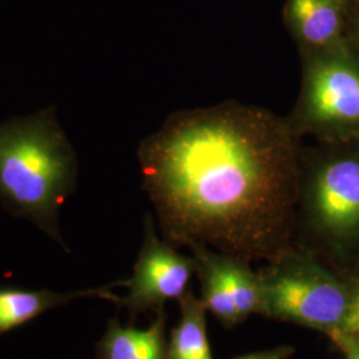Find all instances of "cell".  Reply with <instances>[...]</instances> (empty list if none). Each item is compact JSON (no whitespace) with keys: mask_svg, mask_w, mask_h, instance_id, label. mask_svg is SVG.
Listing matches in <instances>:
<instances>
[{"mask_svg":"<svg viewBox=\"0 0 359 359\" xmlns=\"http://www.w3.org/2000/svg\"><path fill=\"white\" fill-rule=\"evenodd\" d=\"M77 157L55 107L0 124V203L65 245L59 213L76 191Z\"/></svg>","mask_w":359,"mask_h":359,"instance_id":"2","label":"cell"},{"mask_svg":"<svg viewBox=\"0 0 359 359\" xmlns=\"http://www.w3.org/2000/svg\"><path fill=\"white\" fill-rule=\"evenodd\" d=\"M193 273H197L196 258L180 255L172 245L161 240L154 218L147 215L142 246L133 274L127 281L117 283L127 287L128 293L123 298L111 293L108 301L127 309L132 320L142 313H158L164 310L168 301H179L189 290Z\"/></svg>","mask_w":359,"mask_h":359,"instance_id":"6","label":"cell"},{"mask_svg":"<svg viewBox=\"0 0 359 359\" xmlns=\"http://www.w3.org/2000/svg\"><path fill=\"white\" fill-rule=\"evenodd\" d=\"M299 209L309 226L332 243L359 238V142L302 149Z\"/></svg>","mask_w":359,"mask_h":359,"instance_id":"5","label":"cell"},{"mask_svg":"<svg viewBox=\"0 0 359 359\" xmlns=\"http://www.w3.org/2000/svg\"><path fill=\"white\" fill-rule=\"evenodd\" d=\"M286 20L301 53L346 41L345 0H287Z\"/></svg>","mask_w":359,"mask_h":359,"instance_id":"8","label":"cell"},{"mask_svg":"<svg viewBox=\"0 0 359 359\" xmlns=\"http://www.w3.org/2000/svg\"><path fill=\"white\" fill-rule=\"evenodd\" d=\"M294 354V347L278 346L252 354H245L234 359H289Z\"/></svg>","mask_w":359,"mask_h":359,"instance_id":"14","label":"cell"},{"mask_svg":"<svg viewBox=\"0 0 359 359\" xmlns=\"http://www.w3.org/2000/svg\"><path fill=\"white\" fill-rule=\"evenodd\" d=\"M96 359H169L165 311L156 313L145 330L121 326L116 318L109 321L96 345Z\"/></svg>","mask_w":359,"mask_h":359,"instance_id":"9","label":"cell"},{"mask_svg":"<svg viewBox=\"0 0 359 359\" xmlns=\"http://www.w3.org/2000/svg\"><path fill=\"white\" fill-rule=\"evenodd\" d=\"M179 323L168 341L169 359H213L206 332V308L191 290L179 299Z\"/></svg>","mask_w":359,"mask_h":359,"instance_id":"11","label":"cell"},{"mask_svg":"<svg viewBox=\"0 0 359 359\" xmlns=\"http://www.w3.org/2000/svg\"><path fill=\"white\" fill-rule=\"evenodd\" d=\"M259 277V314L330 333L341 329L348 289L306 250L287 248Z\"/></svg>","mask_w":359,"mask_h":359,"instance_id":"4","label":"cell"},{"mask_svg":"<svg viewBox=\"0 0 359 359\" xmlns=\"http://www.w3.org/2000/svg\"><path fill=\"white\" fill-rule=\"evenodd\" d=\"M339 330L359 337V283L348 289V306Z\"/></svg>","mask_w":359,"mask_h":359,"instance_id":"12","label":"cell"},{"mask_svg":"<svg viewBox=\"0 0 359 359\" xmlns=\"http://www.w3.org/2000/svg\"><path fill=\"white\" fill-rule=\"evenodd\" d=\"M329 335L337 344V346L344 351L346 359H359V337L339 329L330 332Z\"/></svg>","mask_w":359,"mask_h":359,"instance_id":"13","label":"cell"},{"mask_svg":"<svg viewBox=\"0 0 359 359\" xmlns=\"http://www.w3.org/2000/svg\"><path fill=\"white\" fill-rule=\"evenodd\" d=\"M299 139L289 117L255 105L169 116L137 151L164 240L248 262L273 261L292 246Z\"/></svg>","mask_w":359,"mask_h":359,"instance_id":"1","label":"cell"},{"mask_svg":"<svg viewBox=\"0 0 359 359\" xmlns=\"http://www.w3.org/2000/svg\"><path fill=\"white\" fill-rule=\"evenodd\" d=\"M191 249L203 287L201 301L218 321L231 329L259 313V277L248 261L204 245H193Z\"/></svg>","mask_w":359,"mask_h":359,"instance_id":"7","label":"cell"},{"mask_svg":"<svg viewBox=\"0 0 359 359\" xmlns=\"http://www.w3.org/2000/svg\"><path fill=\"white\" fill-rule=\"evenodd\" d=\"M346 40L355 51L359 52V11L347 18Z\"/></svg>","mask_w":359,"mask_h":359,"instance_id":"15","label":"cell"},{"mask_svg":"<svg viewBox=\"0 0 359 359\" xmlns=\"http://www.w3.org/2000/svg\"><path fill=\"white\" fill-rule=\"evenodd\" d=\"M302 56L301 90L289 121L317 142H359V52L344 41Z\"/></svg>","mask_w":359,"mask_h":359,"instance_id":"3","label":"cell"},{"mask_svg":"<svg viewBox=\"0 0 359 359\" xmlns=\"http://www.w3.org/2000/svg\"><path fill=\"white\" fill-rule=\"evenodd\" d=\"M111 286L88 289L79 292H52V290H25V289H0V335L35 320L52 309L87 297L108 299Z\"/></svg>","mask_w":359,"mask_h":359,"instance_id":"10","label":"cell"}]
</instances>
